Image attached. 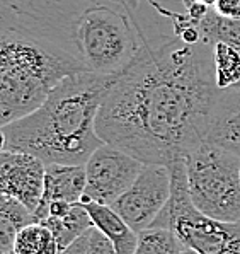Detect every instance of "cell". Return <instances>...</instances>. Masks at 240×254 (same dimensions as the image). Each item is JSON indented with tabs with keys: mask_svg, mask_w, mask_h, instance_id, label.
<instances>
[{
	"mask_svg": "<svg viewBox=\"0 0 240 254\" xmlns=\"http://www.w3.org/2000/svg\"><path fill=\"white\" fill-rule=\"evenodd\" d=\"M218 92L213 45L146 40L104 99L97 133L143 164L170 166L206 142Z\"/></svg>",
	"mask_w": 240,
	"mask_h": 254,
	"instance_id": "1",
	"label": "cell"
},
{
	"mask_svg": "<svg viewBox=\"0 0 240 254\" xmlns=\"http://www.w3.org/2000/svg\"><path fill=\"white\" fill-rule=\"evenodd\" d=\"M140 0H0V27L60 50L87 72L119 75L146 36Z\"/></svg>",
	"mask_w": 240,
	"mask_h": 254,
	"instance_id": "2",
	"label": "cell"
},
{
	"mask_svg": "<svg viewBox=\"0 0 240 254\" xmlns=\"http://www.w3.org/2000/svg\"><path fill=\"white\" fill-rule=\"evenodd\" d=\"M118 77L94 72L67 77L41 108L3 125L2 150L26 152L46 166H85L92 152L104 145L97 116Z\"/></svg>",
	"mask_w": 240,
	"mask_h": 254,
	"instance_id": "3",
	"label": "cell"
},
{
	"mask_svg": "<svg viewBox=\"0 0 240 254\" xmlns=\"http://www.w3.org/2000/svg\"><path fill=\"white\" fill-rule=\"evenodd\" d=\"M80 72L87 70L60 50L0 27L2 127L34 113L67 77Z\"/></svg>",
	"mask_w": 240,
	"mask_h": 254,
	"instance_id": "4",
	"label": "cell"
},
{
	"mask_svg": "<svg viewBox=\"0 0 240 254\" xmlns=\"http://www.w3.org/2000/svg\"><path fill=\"white\" fill-rule=\"evenodd\" d=\"M170 200L152 227L172 230L184 248L198 254H240V222H222L201 213L189 194L184 161L169 166Z\"/></svg>",
	"mask_w": 240,
	"mask_h": 254,
	"instance_id": "5",
	"label": "cell"
},
{
	"mask_svg": "<svg viewBox=\"0 0 240 254\" xmlns=\"http://www.w3.org/2000/svg\"><path fill=\"white\" fill-rule=\"evenodd\" d=\"M184 164L196 208L215 220L240 222V155L204 142Z\"/></svg>",
	"mask_w": 240,
	"mask_h": 254,
	"instance_id": "6",
	"label": "cell"
},
{
	"mask_svg": "<svg viewBox=\"0 0 240 254\" xmlns=\"http://www.w3.org/2000/svg\"><path fill=\"white\" fill-rule=\"evenodd\" d=\"M172 178L169 166L145 164L135 183L118 198L111 208L135 232L150 229L170 200Z\"/></svg>",
	"mask_w": 240,
	"mask_h": 254,
	"instance_id": "7",
	"label": "cell"
},
{
	"mask_svg": "<svg viewBox=\"0 0 240 254\" xmlns=\"http://www.w3.org/2000/svg\"><path fill=\"white\" fill-rule=\"evenodd\" d=\"M142 161L119 150L109 143L92 152L85 162V193L80 203L96 201L113 206V203L126 193L143 169Z\"/></svg>",
	"mask_w": 240,
	"mask_h": 254,
	"instance_id": "8",
	"label": "cell"
},
{
	"mask_svg": "<svg viewBox=\"0 0 240 254\" xmlns=\"http://www.w3.org/2000/svg\"><path fill=\"white\" fill-rule=\"evenodd\" d=\"M46 164L26 152L2 150L0 154V193L36 212L45 193Z\"/></svg>",
	"mask_w": 240,
	"mask_h": 254,
	"instance_id": "9",
	"label": "cell"
},
{
	"mask_svg": "<svg viewBox=\"0 0 240 254\" xmlns=\"http://www.w3.org/2000/svg\"><path fill=\"white\" fill-rule=\"evenodd\" d=\"M206 142L240 155V89L218 92L208 128Z\"/></svg>",
	"mask_w": 240,
	"mask_h": 254,
	"instance_id": "10",
	"label": "cell"
},
{
	"mask_svg": "<svg viewBox=\"0 0 240 254\" xmlns=\"http://www.w3.org/2000/svg\"><path fill=\"white\" fill-rule=\"evenodd\" d=\"M85 193V167L84 166H46L45 193L40 201V208H45L53 201L80 203Z\"/></svg>",
	"mask_w": 240,
	"mask_h": 254,
	"instance_id": "11",
	"label": "cell"
},
{
	"mask_svg": "<svg viewBox=\"0 0 240 254\" xmlns=\"http://www.w3.org/2000/svg\"><path fill=\"white\" fill-rule=\"evenodd\" d=\"M82 205L91 217L92 225L113 242L118 254H135L138 246V232H135L111 206L96 201H87Z\"/></svg>",
	"mask_w": 240,
	"mask_h": 254,
	"instance_id": "12",
	"label": "cell"
},
{
	"mask_svg": "<svg viewBox=\"0 0 240 254\" xmlns=\"http://www.w3.org/2000/svg\"><path fill=\"white\" fill-rule=\"evenodd\" d=\"M34 213L14 198L0 196V251L14 249V241L24 227L34 224Z\"/></svg>",
	"mask_w": 240,
	"mask_h": 254,
	"instance_id": "13",
	"label": "cell"
},
{
	"mask_svg": "<svg viewBox=\"0 0 240 254\" xmlns=\"http://www.w3.org/2000/svg\"><path fill=\"white\" fill-rule=\"evenodd\" d=\"M41 224L53 232L61 251L67 249L70 244H73L80 236H84L91 227H94L91 217H89L87 210L84 208L82 203H77L67 217L63 218L49 217L46 220H43Z\"/></svg>",
	"mask_w": 240,
	"mask_h": 254,
	"instance_id": "14",
	"label": "cell"
},
{
	"mask_svg": "<svg viewBox=\"0 0 240 254\" xmlns=\"http://www.w3.org/2000/svg\"><path fill=\"white\" fill-rule=\"evenodd\" d=\"M15 254H60L56 237L43 224H31L17 234L14 241Z\"/></svg>",
	"mask_w": 240,
	"mask_h": 254,
	"instance_id": "15",
	"label": "cell"
},
{
	"mask_svg": "<svg viewBox=\"0 0 240 254\" xmlns=\"http://www.w3.org/2000/svg\"><path fill=\"white\" fill-rule=\"evenodd\" d=\"M199 29L203 43H225L240 52V19H223L211 9L206 17L199 21Z\"/></svg>",
	"mask_w": 240,
	"mask_h": 254,
	"instance_id": "16",
	"label": "cell"
},
{
	"mask_svg": "<svg viewBox=\"0 0 240 254\" xmlns=\"http://www.w3.org/2000/svg\"><path fill=\"white\" fill-rule=\"evenodd\" d=\"M215 79L220 91L230 89L240 82V52L225 43L213 45Z\"/></svg>",
	"mask_w": 240,
	"mask_h": 254,
	"instance_id": "17",
	"label": "cell"
},
{
	"mask_svg": "<svg viewBox=\"0 0 240 254\" xmlns=\"http://www.w3.org/2000/svg\"><path fill=\"white\" fill-rule=\"evenodd\" d=\"M184 249V244L172 230L150 227L138 234L135 254H181Z\"/></svg>",
	"mask_w": 240,
	"mask_h": 254,
	"instance_id": "18",
	"label": "cell"
},
{
	"mask_svg": "<svg viewBox=\"0 0 240 254\" xmlns=\"http://www.w3.org/2000/svg\"><path fill=\"white\" fill-rule=\"evenodd\" d=\"M213 10L223 19H240V0H218Z\"/></svg>",
	"mask_w": 240,
	"mask_h": 254,
	"instance_id": "19",
	"label": "cell"
},
{
	"mask_svg": "<svg viewBox=\"0 0 240 254\" xmlns=\"http://www.w3.org/2000/svg\"><path fill=\"white\" fill-rule=\"evenodd\" d=\"M60 254H89L87 251V242H85V237L80 236L73 244L68 246L67 249H63Z\"/></svg>",
	"mask_w": 240,
	"mask_h": 254,
	"instance_id": "20",
	"label": "cell"
},
{
	"mask_svg": "<svg viewBox=\"0 0 240 254\" xmlns=\"http://www.w3.org/2000/svg\"><path fill=\"white\" fill-rule=\"evenodd\" d=\"M194 2L203 3V5L210 7V9H215V5H216V2H218V0H194Z\"/></svg>",
	"mask_w": 240,
	"mask_h": 254,
	"instance_id": "21",
	"label": "cell"
},
{
	"mask_svg": "<svg viewBox=\"0 0 240 254\" xmlns=\"http://www.w3.org/2000/svg\"><path fill=\"white\" fill-rule=\"evenodd\" d=\"M183 2V5H184V9H186V12H188L189 9H192V7L196 5L198 2H194V0H181Z\"/></svg>",
	"mask_w": 240,
	"mask_h": 254,
	"instance_id": "22",
	"label": "cell"
},
{
	"mask_svg": "<svg viewBox=\"0 0 240 254\" xmlns=\"http://www.w3.org/2000/svg\"><path fill=\"white\" fill-rule=\"evenodd\" d=\"M181 254H198V253H196V251H192V249H188V248H186L184 251L181 253Z\"/></svg>",
	"mask_w": 240,
	"mask_h": 254,
	"instance_id": "23",
	"label": "cell"
},
{
	"mask_svg": "<svg viewBox=\"0 0 240 254\" xmlns=\"http://www.w3.org/2000/svg\"><path fill=\"white\" fill-rule=\"evenodd\" d=\"M0 254H15L14 249H7V251H0Z\"/></svg>",
	"mask_w": 240,
	"mask_h": 254,
	"instance_id": "24",
	"label": "cell"
},
{
	"mask_svg": "<svg viewBox=\"0 0 240 254\" xmlns=\"http://www.w3.org/2000/svg\"><path fill=\"white\" fill-rule=\"evenodd\" d=\"M235 87H239V89H240V82H239V84H237V85H235Z\"/></svg>",
	"mask_w": 240,
	"mask_h": 254,
	"instance_id": "25",
	"label": "cell"
}]
</instances>
